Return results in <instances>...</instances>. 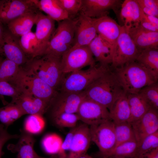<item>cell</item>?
Segmentation results:
<instances>
[{"label":"cell","instance_id":"obj_45","mask_svg":"<svg viewBox=\"0 0 158 158\" xmlns=\"http://www.w3.org/2000/svg\"><path fill=\"white\" fill-rule=\"evenodd\" d=\"M139 24L142 27L147 30L154 32H158V27L144 19L143 18Z\"/></svg>","mask_w":158,"mask_h":158},{"label":"cell","instance_id":"obj_14","mask_svg":"<svg viewBox=\"0 0 158 158\" xmlns=\"http://www.w3.org/2000/svg\"><path fill=\"white\" fill-rule=\"evenodd\" d=\"M130 123L139 144L145 137L158 131V110L150 108L141 117Z\"/></svg>","mask_w":158,"mask_h":158},{"label":"cell","instance_id":"obj_16","mask_svg":"<svg viewBox=\"0 0 158 158\" xmlns=\"http://www.w3.org/2000/svg\"><path fill=\"white\" fill-rule=\"evenodd\" d=\"M78 20L73 46H88L98 35L94 18L80 13Z\"/></svg>","mask_w":158,"mask_h":158},{"label":"cell","instance_id":"obj_29","mask_svg":"<svg viewBox=\"0 0 158 158\" xmlns=\"http://www.w3.org/2000/svg\"><path fill=\"white\" fill-rule=\"evenodd\" d=\"M127 94L130 114L129 122L131 123L141 117L151 108L139 94Z\"/></svg>","mask_w":158,"mask_h":158},{"label":"cell","instance_id":"obj_23","mask_svg":"<svg viewBox=\"0 0 158 158\" xmlns=\"http://www.w3.org/2000/svg\"><path fill=\"white\" fill-rule=\"evenodd\" d=\"M95 61L99 64L109 66L112 61V51L109 44L99 35L88 46Z\"/></svg>","mask_w":158,"mask_h":158},{"label":"cell","instance_id":"obj_37","mask_svg":"<svg viewBox=\"0 0 158 158\" xmlns=\"http://www.w3.org/2000/svg\"><path fill=\"white\" fill-rule=\"evenodd\" d=\"M20 66L6 58L0 63V81L9 82L18 73Z\"/></svg>","mask_w":158,"mask_h":158},{"label":"cell","instance_id":"obj_32","mask_svg":"<svg viewBox=\"0 0 158 158\" xmlns=\"http://www.w3.org/2000/svg\"><path fill=\"white\" fill-rule=\"evenodd\" d=\"M20 47L27 56L34 58L39 56V46L35 32L31 31L19 38Z\"/></svg>","mask_w":158,"mask_h":158},{"label":"cell","instance_id":"obj_30","mask_svg":"<svg viewBox=\"0 0 158 158\" xmlns=\"http://www.w3.org/2000/svg\"><path fill=\"white\" fill-rule=\"evenodd\" d=\"M138 143L135 139L121 143L116 147L109 154L103 157L114 158H135Z\"/></svg>","mask_w":158,"mask_h":158},{"label":"cell","instance_id":"obj_42","mask_svg":"<svg viewBox=\"0 0 158 158\" xmlns=\"http://www.w3.org/2000/svg\"><path fill=\"white\" fill-rule=\"evenodd\" d=\"M20 92L10 83L6 81H0V95L11 97L12 100L16 98Z\"/></svg>","mask_w":158,"mask_h":158},{"label":"cell","instance_id":"obj_26","mask_svg":"<svg viewBox=\"0 0 158 158\" xmlns=\"http://www.w3.org/2000/svg\"><path fill=\"white\" fill-rule=\"evenodd\" d=\"M36 6L55 21L59 22L69 18L59 0H32Z\"/></svg>","mask_w":158,"mask_h":158},{"label":"cell","instance_id":"obj_39","mask_svg":"<svg viewBox=\"0 0 158 158\" xmlns=\"http://www.w3.org/2000/svg\"><path fill=\"white\" fill-rule=\"evenodd\" d=\"M157 148H158V131L147 136L138 144L135 158Z\"/></svg>","mask_w":158,"mask_h":158},{"label":"cell","instance_id":"obj_22","mask_svg":"<svg viewBox=\"0 0 158 158\" xmlns=\"http://www.w3.org/2000/svg\"><path fill=\"white\" fill-rule=\"evenodd\" d=\"M144 13L136 0H125L123 1L118 18L121 26L126 29L140 23Z\"/></svg>","mask_w":158,"mask_h":158},{"label":"cell","instance_id":"obj_15","mask_svg":"<svg viewBox=\"0 0 158 158\" xmlns=\"http://www.w3.org/2000/svg\"><path fill=\"white\" fill-rule=\"evenodd\" d=\"M55 21L47 15L38 11L35 32L39 46V56H43L55 30Z\"/></svg>","mask_w":158,"mask_h":158},{"label":"cell","instance_id":"obj_2","mask_svg":"<svg viewBox=\"0 0 158 158\" xmlns=\"http://www.w3.org/2000/svg\"><path fill=\"white\" fill-rule=\"evenodd\" d=\"M114 69L127 94H138L145 87L158 81L148 70L136 61Z\"/></svg>","mask_w":158,"mask_h":158},{"label":"cell","instance_id":"obj_4","mask_svg":"<svg viewBox=\"0 0 158 158\" xmlns=\"http://www.w3.org/2000/svg\"><path fill=\"white\" fill-rule=\"evenodd\" d=\"M78 21L77 18L58 22L44 55L61 58L73 47Z\"/></svg>","mask_w":158,"mask_h":158},{"label":"cell","instance_id":"obj_48","mask_svg":"<svg viewBox=\"0 0 158 158\" xmlns=\"http://www.w3.org/2000/svg\"><path fill=\"white\" fill-rule=\"evenodd\" d=\"M4 31L3 24L0 22V54H3L1 48V45Z\"/></svg>","mask_w":158,"mask_h":158},{"label":"cell","instance_id":"obj_25","mask_svg":"<svg viewBox=\"0 0 158 158\" xmlns=\"http://www.w3.org/2000/svg\"><path fill=\"white\" fill-rule=\"evenodd\" d=\"M19 138L16 144L8 145V149L13 152L17 153L16 158H34L35 140L32 135L22 130Z\"/></svg>","mask_w":158,"mask_h":158},{"label":"cell","instance_id":"obj_51","mask_svg":"<svg viewBox=\"0 0 158 158\" xmlns=\"http://www.w3.org/2000/svg\"><path fill=\"white\" fill-rule=\"evenodd\" d=\"M97 156L98 157H99V158H114L111 157H102L100 156H99L97 155Z\"/></svg>","mask_w":158,"mask_h":158},{"label":"cell","instance_id":"obj_41","mask_svg":"<svg viewBox=\"0 0 158 158\" xmlns=\"http://www.w3.org/2000/svg\"><path fill=\"white\" fill-rule=\"evenodd\" d=\"M77 125L71 128L63 140L60 151L56 155L58 158H67L70 151L71 141L73 135L77 129Z\"/></svg>","mask_w":158,"mask_h":158},{"label":"cell","instance_id":"obj_8","mask_svg":"<svg viewBox=\"0 0 158 158\" xmlns=\"http://www.w3.org/2000/svg\"><path fill=\"white\" fill-rule=\"evenodd\" d=\"M140 52L125 28L122 26L113 54L111 67L114 69L135 61Z\"/></svg>","mask_w":158,"mask_h":158},{"label":"cell","instance_id":"obj_33","mask_svg":"<svg viewBox=\"0 0 158 158\" xmlns=\"http://www.w3.org/2000/svg\"><path fill=\"white\" fill-rule=\"evenodd\" d=\"M63 140L58 135L50 133L45 135L42 139L41 145L44 151L51 155L59 153Z\"/></svg>","mask_w":158,"mask_h":158},{"label":"cell","instance_id":"obj_49","mask_svg":"<svg viewBox=\"0 0 158 158\" xmlns=\"http://www.w3.org/2000/svg\"><path fill=\"white\" fill-rule=\"evenodd\" d=\"M34 158H58L56 155H51L49 157H44L39 155L35 151L34 154Z\"/></svg>","mask_w":158,"mask_h":158},{"label":"cell","instance_id":"obj_24","mask_svg":"<svg viewBox=\"0 0 158 158\" xmlns=\"http://www.w3.org/2000/svg\"><path fill=\"white\" fill-rule=\"evenodd\" d=\"M38 11L27 13L11 21L7 24L8 30L18 37L31 31L35 24Z\"/></svg>","mask_w":158,"mask_h":158},{"label":"cell","instance_id":"obj_5","mask_svg":"<svg viewBox=\"0 0 158 158\" xmlns=\"http://www.w3.org/2000/svg\"><path fill=\"white\" fill-rule=\"evenodd\" d=\"M61 60V58L44 55L31 62L27 68L55 89L63 80Z\"/></svg>","mask_w":158,"mask_h":158},{"label":"cell","instance_id":"obj_34","mask_svg":"<svg viewBox=\"0 0 158 158\" xmlns=\"http://www.w3.org/2000/svg\"><path fill=\"white\" fill-rule=\"evenodd\" d=\"M114 126L116 140L115 147L121 143L135 139L133 129L129 122L114 123Z\"/></svg>","mask_w":158,"mask_h":158},{"label":"cell","instance_id":"obj_21","mask_svg":"<svg viewBox=\"0 0 158 158\" xmlns=\"http://www.w3.org/2000/svg\"><path fill=\"white\" fill-rule=\"evenodd\" d=\"M17 105L24 114L42 115L48 109L50 103L40 98L30 95L20 93L11 102Z\"/></svg>","mask_w":158,"mask_h":158},{"label":"cell","instance_id":"obj_44","mask_svg":"<svg viewBox=\"0 0 158 158\" xmlns=\"http://www.w3.org/2000/svg\"><path fill=\"white\" fill-rule=\"evenodd\" d=\"M140 6L148 8L158 14V0H136Z\"/></svg>","mask_w":158,"mask_h":158},{"label":"cell","instance_id":"obj_52","mask_svg":"<svg viewBox=\"0 0 158 158\" xmlns=\"http://www.w3.org/2000/svg\"><path fill=\"white\" fill-rule=\"evenodd\" d=\"M3 59H4L2 57L0 56V63L1 62L3 61Z\"/></svg>","mask_w":158,"mask_h":158},{"label":"cell","instance_id":"obj_18","mask_svg":"<svg viewBox=\"0 0 158 158\" xmlns=\"http://www.w3.org/2000/svg\"><path fill=\"white\" fill-rule=\"evenodd\" d=\"M19 38L8 30H5L1 48L2 54L5 55L6 58L20 66L25 63L27 59V56L20 47Z\"/></svg>","mask_w":158,"mask_h":158},{"label":"cell","instance_id":"obj_1","mask_svg":"<svg viewBox=\"0 0 158 158\" xmlns=\"http://www.w3.org/2000/svg\"><path fill=\"white\" fill-rule=\"evenodd\" d=\"M84 91L87 98L106 107L108 110L125 93L114 71L111 69Z\"/></svg>","mask_w":158,"mask_h":158},{"label":"cell","instance_id":"obj_28","mask_svg":"<svg viewBox=\"0 0 158 158\" xmlns=\"http://www.w3.org/2000/svg\"><path fill=\"white\" fill-rule=\"evenodd\" d=\"M136 61L148 70L155 80L158 79V49H147L141 51Z\"/></svg>","mask_w":158,"mask_h":158},{"label":"cell","instance_id":"obj_31","mask_svg":"<svg viewBox=\"0 0 158 158\" xmlns=\"http://www.w3.org/2000/svg\"><path fill=\"white\" fill-rule=\"evenodd\" d=\"M24 115L17 105L12 102L0 108V122L7 128L14 121Z\"/></svg>","mask_w":158,"mask_h":158},{"label":"cell","instance_id":"obj_9","mask_svg":"<svg viewBox=\"0 0 158 158\" xmlns=\"http://www.w3.org/2000/svg\"><path fill=\"white\" fill-rule=\"evenodd\" d=\"M89 127L91 141L96 144L99 149L97 155H107L116 146L114 123L110 119Z\"/></svg>","mask_w":158,"mask_h":158},{"label":"cell","instance_id":"obj_46","mask_svg":"<svg viewBox=\"0 0 158 158\" xmlns=\"http://www.w3.org/2000/svg\"><path fill=\"white\" fill-rule=\"evenodd\" d=\"M137 158H158V148L143 154Z\"/></svg>","mask_w":158,"mask_h":158},{"label":"cell","instance_id":"obj_47","mask_svg":"<svg viewBox=\"0 0 158 158\" xmlns=\"http://www.w3.org/2000/svg\"><path fill=\"white\" fill-rule=\"evenodd\" d=\"M143 18L153 25L158 27V18L157 17L146 15L144 13Z\"/></svg>","mask_w":158,"mask_h":158},{"label":"cell","instance_id":"obj_43","mask_svg":"<svg viewBox=\"0 0 158 158\" xmlns=\"http://www.w3.org/2000/svg\"><path fill=\"white\" fill-rule=\"evenodd\" d=\"M6 128L4 126L0 124V158H1L2 149L4 144L8 140L15 138H18V135H11L8 133Z\"/></svg>","mask_w":158,"mask_h":158},{"label":"cell","instance_id":"obj_3","mask_svg":"<svg viewBox=\"0 0 158 158\" xmlns=\"http://www.w3.org/2000/svg\"><path fill=\"white\" fill-rule=\"evenodd\" d=\"M8 82L20 93L35 96L50 103L56 96L55 89L27 68L20 66L17 74Z\"/></svg>","mask_w":158,"mask_h":158},{"label":"cell","instance_id":"obj_7","mask_svg":"<svg viewBox=\"0 0 158 158\" xmlns=\"http://www.w3.org/2000/svg\"><path fill=\"white\" fill-rule=\"evenodd\" d=\"M95 61L88 46H73L62 56L61 63L64 74L94 66Z\"/></svg>","mask_w":158,"mask_h":158},{"label":"cell","instance_id":"obj_50","mask_svg":"<svg viewBox=\"0 0 158 158\" xmlns=\"http://www.w3.org/2000/svg\"><path fill=\"white\" fill-rule=\"evenodd\" d=\"M78 158H93V157L87 153L83 155Z\"/></svg>","mask_w":158,"mask_h":158},{"label":"cell","instance_id":"obj_10","mask_svg":"<svg viewBox=\"0 0 158 158\" xmlns=\"http://www.w3.org/2000/svg\"><path fill=\"white\" fill-rule=\"evenodd\" d=\"M86 97L84 91L77 92H61L49 104L50 118L63 113H76L80 104Z\"/></svg>","mask_w":158,"mask_h":158},{"label":"cell","instance_id":"obj_27","mask_svg":"<svg viewBox=\"0 0 158 158\" xmlns=\"http://www.w3.org/2000/svg\"><path fill=\"white\" fill-rule=\"evenodd\" d=\"M109 111L110 118L114 123L129 122L130 114L127 93L118 98Z\"/></svg>","mask_w":158,"mask_h":158},{"label":"cell","instance_id":"obj_40","mask_svg":"<svg viewBox=\"0 0 158 158\" xmlns=\"http://www.w3.org/2000/svg\"><path fill=\"white\" fill-rule=\"evenodd\" d=\"M63 8L68 14L69 18H74L81 11L83 0H59Z\"/></svg>","mask_w":158,"mask_h":158},{"label":"cell","instance_id":"obj_12","mask_svg":"<svg viewBox=\"0 0 158 158\" xmlns=\"http://www.w3.org/2000/svg\"><path fill=\"white\" fill-rule=\"evenodd\" d=\"M32 0H7L0 2V22L8 24L28 12L37 11Z\"/></svg>","mask_w":158,"mask_h":158},{"label":"cell","instance_id":"obj_38","mask_svg":"<svg viewBox=\"0 0 158 158\" xmlns=\"http://www.w3.org/2000/svg\"><path fill=\"white\" fill-rule=\"evenodd\" d=\"M53 123L61 128H72L77 126L79 121L76 113H61L51 118Z\"/></svg>","mask_w":158,"mask_h":158},{"label":"cell","instance_id":"obj_13","mask_svg":"<svg viewBox=\"0 0 158 158\" xmlns=\"http://www.w3.org/2000/svg\"><path fill=\"white\" fill-rule=\"evenodd\" d=\"M122 2L121 0H83L80 13L97 18L108 16L109 11L112 10L118 17Z\"/></svg>","mask_w":158,"mask_h":158},{"label":"cell","instance_id":"obj_17","mask_svg":"<svg viewBox=\"0 0 158 158\" xmlns=\"http://www.w3.org/2000/svg\"><path fill=\"white\" fill-rule=\"evenodd\" d=\"M93 18L97 34L109 44L113 54L122 26L108 15Z\"/></svg>","mask_w":158,"mask_h":158},{"label":"cell","instance_id":"obj_19","mask_svg":"<svg viewBox=\"0 0 158 158\" xmlns=\"http://www.w3.org/2000/svg\"><path fill=\"white\" fill-rule=\"evenodd\" d=\"M126 30L140 52L147 49H158V32L147 30L139 23Z\"/></svg>","mask_w":158,"mask_h":158},{"label":"cell","instance_id":"obj_20","mask_svg":"<svg viewBox=\"0 0 158 158\" xmlns=\"http://www.w3.org/2000/svg\"><path fill=\"white\" fill-rule=\"evenodd\" d=\"M91 141L89 126L84 123L77 125L67 158H78L86 154Z\"/></svg>","mask_w":158,"mask_h":158},{"label":"cell","instance_id":"obj_35","mask_svg":"<svg viewBox=\"0 0 158 158\" xmlns=\"http://www.w3.org/2000/svg\"><path fill=\"white\" fill-rule=\"evenodd\" d=\"M45 124L42 115L39 114L30 115L25 120L24 130L32 135L38 134L43 130Z\"/></svg>","mask_w":158,"mask_h":158},{"label":"cell","instance_id":"obj_6","mask_svg":"<svg viewBox=\"0 0 158 158\" xmlns=\"http://www.w3.org/2000/svg\"><path fill=\"white\" fill-rule=\"evenodd\" d=\"M110 69L109 66L95 64L90 66L86 70L81 69L71 73L61 83V92H77L83 91L94 81Z\"/></svg>","mask_w":158,"mask_h":158},{"label":"cell","instance_id":"obj_36","mask_svg":"<svg viewBox=\"0 0 158 158\" xmlns=\"http://www.w3.org/2000/svg\"><path fill=\"white\" fill-rule=\"evenodd\" d=\"M151 108L158 110V82H155L142 89L138 93Z\"/></svg>","mask_w":158,"mask_h":158},{"label":"cell","instance_id":"obj_11","mask_svg":"<svg viewBox=\"0 0 158 158\" xmlns=\"http://www.w3.org/2000/svg\"><path fill=\"white\" fill-rule=\"evenodd\" d=\"M76 114L79 120L89 126L110 119L107 108L86 97L80 104Z\"/></svg>","mask_w":158,"mask_h":158}]
</instances>
